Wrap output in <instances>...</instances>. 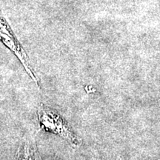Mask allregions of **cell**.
<instances>
[{"label":"cell","mask_w":160,"mask_h":160,"mask_svg":"<svg viewBox=\"0 0 160 160\" xmlns=\"http://www.w3.org/2000/svg\"><path fill=\"white\" fill-rule=\"evenodd\" d=\"M38 119L42 128L55 133L73 145H79L81 141L73 133L68 123L51 108L42 106L38 109Z\"/></svg>","instance_id":"1"},{"label":"cell","mask_w":160,"mask_h":160,"mask_svg":"<svg viewBox=\"0 0 160 160\" xmlns=\"http://www.w3.org/2000/svg\"><path fill=\"white\" fill-rule=\"evenodd\" d=\"M38 157L35 145L31 142L26 141L18 149L16 160H38Z\"/></svg>","instance_id":"2"}]
</instances>
